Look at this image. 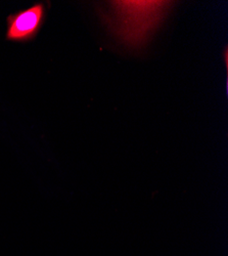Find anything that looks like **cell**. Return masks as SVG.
I'll list each match as a JSON object with an SVG mask.
<instances>
[{"mask_svg": "<svg viewBox=\"0 0 228 256\" xmlns=\"http://www.w3.org/2000/svg\"><path fill=\"white\" fill-rule=\"evenodd\" d=\"M111 4L118 18L113 28L115 34L123 42L139 48L147 41L148 35L158 27L172 2H113Z\"/></svg>", "mask_w": 228, "mask_h": 256, "instance_id": "6da1fadb", "label": "cell"}, {"mask_svg": "<svg viewBox=\"0 0 228 256\" xmlns=\"http://www.w3.org/2000/svg\"><path fill=\"white\" fill-rule=\"evenodd\" d=\"M44 14V6L37 4L9 16L7 18L6 39L24 42L34 38L43 24Z\"/></svg>", "mask_w": 228, "mask_h": 256, "instance_id": "7a4b0ae2", "label": "cell"}]
</instances>
